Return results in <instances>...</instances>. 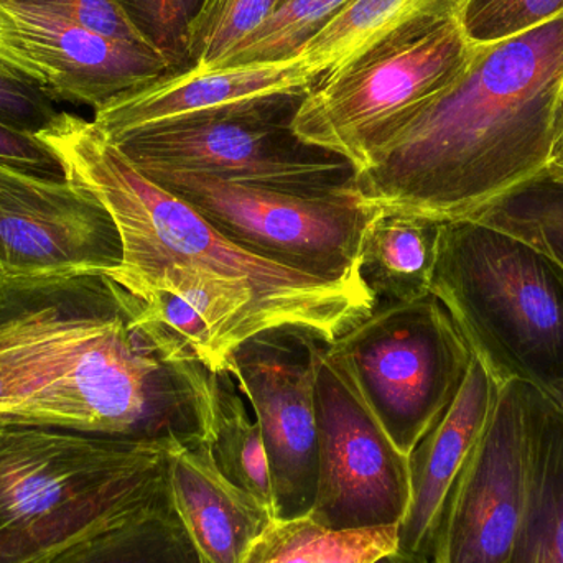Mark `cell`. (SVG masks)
<instances>
[{
  "instance_id": "f546056e",
  "label": "cell",
  "mask_w": 563,
  "mask_h": 563,
  "mask_svg": "<svg viewBox=\"0 0 563 563\" xmlns=\"http://www.w3.org/2000/svg\"><path fill=\"white\" fill-rule=\"evenodd\" d=\"M144 301L157 320L178 334L194 350L208 371L220 373L213 338L203 318L191 305L165 291H158Z\"/></svg>"
},
{
  "instance_id": "836d02e7",
  "label": "cell",
  "mask_w": 563,
  "mask_h": 563,
  "mask_svg": "<svg viewBox=\"0 0 563 563\" xmlns=\"http://www.w3.org/2000/svg\"><path fill=\"white\" fill-rule=\"evenodd\" d=\"M371 563H435L432 559L423 558V555L409 554V552L399 551V549H394V551L387 552V554L380 555L376 561Z\"/></svg>"
},
{
  "instance_id": "4dcf8cb0",
  "label": "cell",
  "mask_w": 563,
  "mask_h": 563,
  "mask_svg": "<svg viewBox=\"0 0 563 563\" xmlns=\"http://www.w3.org/2000/svg\"><path fill=\"white\" fill-rule=\"evenodd\" d=\"M0 164L36 177L68 180L62 162L42 139L10 131L3 125H0Z\"/></svg>"
},
{
  "instance_id": "8992f818",
  "label": "cell",
  "mask_w": 563,
  "mask_h": 563,
  "mask_svg": "<svg viewBox=\"0 0 563 563\" xmlns=\"http://www.w3.org/2000/svg\"><path fill=\"white\" fill-rule=\"evenodd\" d=\"M476 46L462 16L412 23L321 75L295 114V134L364 170L462 76Z\"/></svg>"
},
{
  "instance_id": "ba28073f",
  "label": "cell",
  "mask_w": 563,
  "mask_h": 563,
  "mask_svg": "<svg viewBox=\"0 0 563 563\" xmlns=\"http://www.w3.org/2000/svg\"><path fill=\"white\" fill-rule=\"evenodd\" d=\"M141 172L264 260L321 280L366 284L361 250L379 210L364 203L354 187L303 194L172 168Z\"/></svg>"
},
{
  "instance_id": "e0dca14e",
  "label": "cell",
  "mask_w": 563,
  "mask_h": 563,
  "mask_svg": "<svg viewBox=\"0 0 563 563\" xmlns=\"http://www.w3.org/2000/svg\"><path fill=\"white\" fill-rule=\"evenodd\" d=\"M175 508L208 563H241L274 521L273 511L228 482L208 443L170 453Z\"/></svg>"
},
{
  "instance_id": "9a60e30c",
  "label": "cell",
  "mask_w": 563,
  "mask_h": 563,
  "mask_svg": "<svg viewBox=\"0 0 563 563\" xmlns=\"http://www.w3.org/2000/svg\"><path fill=\"white\" fill-rule=\"evenodd\" d=\"M498 389L488 371L473 357L455 399L410 453V503L399 525V551L435 562L446 503L488 422Z\"/></svg>"
},
{
  "instance_id": "4fadbf2b",
  "label": "cell",
  "mask_w": 563,
  "mask_h": 563,
  "mask_svg": "<svg viewBox=\"0 0 563 563\" xmlns=\"http://www.w3.org/2000/svg\"><path fill=\"white\" fill-rule=\"evenodd\" d=\"M121 263L118 227L98 198L0 164V277L111 276Z\"/></svg>"
},
{
  "instance_id": "d6a6232c",
  "label": "cell",
  "mask_w": 563,
  "mask_h": 563,
  "mask_svg": "<svg viewBox=\"0 0 563 563\" xmlns=\"http://www.w3.org/2000/svg\"><path fill=\"white\" fill-rule=\"evenodd\" d=\"M561 155H563V81L561 92H559L558 109H555L554 151H552V161L561 157Z\"/></svg>"
},
{
  "instance_id": "d4e9b609",
  "label": "cell",
  "mask_w": 563,
  "mask_h": 563,
  "mask_svg": "<svg viewBox=\"0 0 563 563\" xmlns=\"http://www.w3.org/2000/svg\"><path fill=\"white\" fill-rule=\"evenodd\" d=\"M280 0H207L187 40V69H213L256 32Z\"/></svg>"
},
{
  "instance_id": "1f68e13d",
  "label": "cell",
  "mask_w": 563,
  "mask_h": 563,
  "mask_svg": "<svg viewBox=\"0 0 563 563\" xmlns=\"http://www.w3.org/2000/svg\"><path fill=\"white\" fill-rule=\"evenodd\" d=\"M0 65L7 66L32 81L40 82L46 89L45 73L33 62L15 20L2 2H0Z\"/></svg>"
},
{
  "instance_id": "7c38bea8",
  "label": "cell",
  "mask_w": 563,
  "mask_h": 563,
  "mask_svg": "<svg viewBox=\"0 0 563 563\" xmlns=\"http://www.w3.org/2000/svg\"><path fill=\"white\" fill-rule=\"evenodd\" d=\"M534 389L521 380L499 386L446 503L435 563L508 561L531 493Z\"/></svg>"
},
{
  "instance_id": "7402d4cb",
  "label": "cell",
  "mask_w": 563,
  "mask_h": 563,
  "mask_svg": "<svg viewBox=\"0 0 563 563\" xmlns=\"http://www.w3.org/2000/svg\"><path fill=\"white\" fill-rule=\"evenodd\" d=\"M230 371L213 373V430L208 442L218 472L273 511L263 433L247 412V400Z\"/></svg>"
},
{
  "instance_id": "d590c367",
  "label": "cell",
  "mask_w": 563,
  "mask_h": 563,
  "mask_svg": "<svg viewBox=\"0 0 563 563\" xmlns=\"http://www.w3.org/2000/svg\"><path fill=\"white\" fill-rule=\"evenodd\" d=\"M551 167L558 168V170L563 172V155L561 157L554 158V161L551 162Z\"/></svg>"
},
{
  "instance_id": "e575fe53",
  "label": "cell",
  "mask_w": 563,
  "mask_h": 563,
  "mask_svg": "<svg viewBox=\"0 0 563 563\" xmlns=\"http://www.w3.org/2000/svg\"><path fill=\"white\" fill-rule=\"evenodd\" d=\"M0 563H43V562H23V561H19V559L9 558V555L2 554V552H0Z\"/></svg>"
},
{
  "instance_id": "5bb4252c",
  "label": "cell",
  "mask_w": 563,
  "mask_h": 563,
  "mask_svg": "<svg viewBox=\"0 0 563 563\" xmlns=\"http://www.w3.org/2000/svg\"><path fill=\"white\" fill-rule=\"evenodd\" d=\"M19 26L33 62L55 101L99 109L132 89L172 73L157 49L109 38L62 16L12 0H0Z\"/></svg>"
},
{
  "instance_id": "3957f363",
  "label": "cell",
  "mask_w": 563,
  "mask_h": 563,
  "mask_svg": "<svg viewBox=\"0 0 563 563\" xmlns=\"http://www.w3.org/2000/svg\"><path fill=\"white\" fill-rule=\"evenodd\" d=\"M562 81L563 12L476 46L462 76L356 172L354 191L377 210L466 220L551 164Z\"/></svg>"
},
{
  "instance_id": "52a82bcc",
  "label": "cell",
  "mask_w": 563,
  "mask_h": 563,
  "mask_svg": "<svg viewBox=\"0 0 563 563\" xmlns=\"http://www.w3.org/2000/svg\"><path fill=\"white\" fill-rule=\"evenodd\" d=\"M305 92H282L104 137L141 168H172L303 194L354 187L350 161L301 141Z\"/></svg>"
},
{
  "instance_id": "83f0119b",
  "label": "cell",
  "mask_w": 563,
  "mask_h": 563,
  "mask_svg": "<svg viewBox=\"0 0 563 563\" xmlns=\"http://www.w3.org/2000/svg\"><path fill=\"white\" fill-rule=\"evenodd\" d=\"M59 114L55 99L40 82L0 65V125L38 137Z\"/></svg>"
},
{
  "instance_id": "ffe728a7",
  "label": "cell",
  "mask_w": 563,
  "mask_h": 563,
  "mask_svg": "<svg viewBox=\"0 0 563 563\" xmlns=\"http://www.w3.org/2000/svg\"><path fill=\"white\" fill-rule=\"evenodd\" d=\"M506 563H563V406L534 389L528 509Z\"/></svg>"
},
{
  "instance_id": "cb8c5ba5",
  "label": "cell",
  "mask_w": 563,
  "mask_h": 563,
  "mask_svg": "<svg viewBox=\"0 0 563 563\" xmlns=\"http://www.w3.org/2000/svg\"><path fill=\"white\" fill-rule=\"evenodd\" d=\"M350 2L351 0H280L273 15L236 46L217 68L295 58Z\"/></svg>"
},
{
  "instance_id": "30bf717a",
  "label": "cell",
  "mask_w": 563,
  "mask_h": 563,
  "mask_svg": "<svg viewBox=\"0 0 563 563\" xmlns=\"http://www.w3.org/2000/svg\"><path fill=\"white\" fill-rule=\"evenodd\" d=\"M318 489L310 518L334 531L389 528L410 503L409 456L387 435L327 346L314 380Z\"/></svg>"
},
{
  "instance_id": "9c48e42d",
  "label": "cell",
  "mask_w": 563,
  "mask_h": 563,
  "mask_svg": "<svg viewBox=\"0 0 563 563\" xmlns=\"http://www.w3.org/2000/svg\"><path fill=\"white\" fill-rule=\"evenodd\" d=\"M328 350L407 456L449 409L475 357L432 294L377 303Z\"/></svg>"
},
{
  "instance_id": "4316f807",
  "label": "cell",
  "mask_w": 563,
  "mask_h": 563,
  "mask_svg": "<svg viewBox=\"0 0 563 563\" xmlns=\"http://www.w3.org/2000/svg\"><path fill=\"white\" fill-rule=\"evenodd\" d=\"M563 12V0H468L462 13L466 35L476 45L498 42Z\"/></svg>"
},
{
  "instance_id": "f1b7e54d",
  "label": "cell",
  "mask_w": 563,
  "mask_h": 563,
  "mask_svg": "<svg viewBox=\"0 0 563 563\" xmlns=\"http://www.w3.org/2000/svg\"><path fill=\"white\" fill-rule=\"evenodd\" d=\"M12 2L53 13L109 38L147 45L118 0H12Z\"/></svg>"
},
{
  "instance_id": "2e32d148",
  "label": "cell",
  "mask_w": 563,
  "mask_h": 563,
  "mask_svg": "<svg viewBox=\"0 0 563 563\" xmlns=\"http://www.w3.org/2000/svg\"><path fill=\"white\" fill-rule=\"evenodd\" d=\"M317 79L298 56L285 62L168 73L96 109L92 124L102 135L112 137L236 102L282 92H305Z\"/></svg>"
},
{
  "instance_id": "277c9868",
  "label": "cell",
  "mask_w": 563,
  "mask_h": 563,
  "mask_svg": "<svg viewBox=\"0 0 563 563\" xmlns=\"http://www.w3.org/2000/svg\"><path fill=\"white\" fill-rule=\"evenodd\" d=\"M430 294L498 386L561 402L563 273L525 241L475 220L442 221Z\"/></svg>"
},
{
  "instance_id": "ac0fdd59",
  "label": "cell",
  "mask_w": 563,
  "mask_h": 563,
  "mask_svg": "<svg viewBox=\"0 0 563 563\" xmlns=\"http://www.w3.org/2000/svg\"><path fill=\"white\" fill-rule=\"evenodd\" d=\"M43 563H208L185 528L168 479L141 505Z\"/></svg>"
},
{
  "instance_id": "6da1fadb",
  "label": "cell",
  "mask_w": 563,
  "mask_h": 563,
  "mask_svg": "<svg viewBox=\"0 0 563 563\" xmlns=\"http://www.w3.org/2000/svg\"><path fill=\"white\" fill-rule=\"evenodd\" d=\"M0 426L197 449L213 373L111 277H0Z\"/></svg>"
},
{
  "instance_id": "7a4b0ae2",
  "label": "cell",
  "mask_w": 563,
  "mask_h": 563,
  "mask_svg": "<svg viewBox=\"0 0 563 563\" xmlns=\"http://www.w3.org/2000/svg\"><path fill=\"white\" fill-rule=\"evenodd\" d=\"M38 137L118 227L122 263L108 277L142 300L165 291L191 305L213 338L220 373H233L234 351L263 331L301 328L331 344L377 307L366 284L317 279L238 246L137 170L92 121L62 112Z\"/></svg>"
},
{
  "instance_id": "5b68a950",
  "label": "cell",
  "mask_w": 563,
  "mask_h": 563,
  "mask_svg": "<svg viewBox=\"0 0 563 563\" xmlns=\"http://www.w3.org/2000/svg\"><path fill=\"white\" fill-rule=\"evenodd\" d=\"M170 453L43 427L0 426V552L45 562L151 498Z\"/></svg>"
},
{
  "instance_id": "44dd1931",
  "label": "cell",
  "mask_w": 563,
  "mask_h": 563,
  "mask_svg": "<svg viewBox=\"0 0 563 563\" xmlns=\"http://www.w3.org/2000/svg\"><path fill=\"white\" fill-rule=\"evenodd\" d=\"M399 526L334 531L310 516L274 519L241 563H371L397 548Z\"/></svg>"
},
{
  "instance_id": "8d00e7d4",
  "label": "cell",
  "mask_w": 563,
  "mask_h": 563,
  "mask_svg": "<svg viewBox=\"0 0 563 563\" xmlns=\"http://www.w3.org/2000/svg\"><path fill=\"white\" fill-rule=\"evenodd\" d=\"M559 404H561V406H563V393H562V400Z\"/></svg>"
},
{
  "instance_id": "484cf974",
  "label": "cell",
  "mask_w": 563,
  "mask_h": 563,
  "mask_svg": "<svg viewBox=\"0 0 563 563\" xmlns=\"http://www.w3.org/2000/svg\"><path fill=\"white\" fill-rule=\"evenodd\" d=\"M144 42L170 63L172 73L187 69L191 23L207 0H118Z\"/></svg>"
},
{
  "instance_id": "8fae6325",
  "label": "cell",
  "mask_w": 563,
  "mask_h": 563,
  "mask_svg": "<svg viewBox=\"0 0 563 563\" xmlns=\"http://www.w3.org/2000/svg\"><path fill=\"white\" fill-rule=\"evenodd\" d=\"M327 341L301 328L263 331L233 354V376L263 433L279 521L303 518L318 489L317 361Z\"/></svg>"
},
{
  "instance_id": "603a6c76",
  "label": "cell",
  "mask_w": 563,
  "mask_h": 563,
  "mask_svg": "<svg viewBox=\"0 0 563 563\" xmlns=\"http://www.w3.org/2000/svg\"><path fill=\"white\" fill-rule=\"evenodd\" d=\"M466 220L525 241L563 273V172L558 168L548 165Z\"/></svg>"
},
{
  "instance_id": "d6986e66",
  "label": "cell",
  "mask_w": 563,
  "mask_h": 563,
  "mask_svg": "<svg viewBox=\"0 0 563 563\" xmlns=\"http://www.w3.org/2000/svg\"><path fill=\"white\" fill-rule=\"evenodd\" d=\"M442 221L384 211L367 227L361 274L379 303L429 297L439 256Z\"/></svg>"
}]
</instances>
